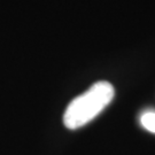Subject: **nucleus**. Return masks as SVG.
Here are the masks:
<instances>
[{"instance_id": "f03ea898", "label": "nucleus", "mask_w": 155, "mask_h": 155, "mask_svg": "<svg viewBox=\"0 0 155 155\" xmlns=\"http://www.w3.org/2000/svg\"><path fill=\"white\" fill-rule=\"evenodd\" d=\"M140 123L144 129L152 133H155V111H145L140 116Z\"/></svg>"}, {"instance_id": "f257e3e1", "label": "nucleus", "mask_w": 155, "mask_h": 155, "mask_svg": "<svg viewBox=\"0 0 155 155\" xmlns=\"http://www.w3.org/2000/svg\"><path fill=\"white\" fill-rule=\"evenodd\" d=\"M114 94L115 91L110 83L105 81L94 83L67 107L63 115L64 125L70 130L86 125L110 104Z\"/></svg>"}]
</instances>
